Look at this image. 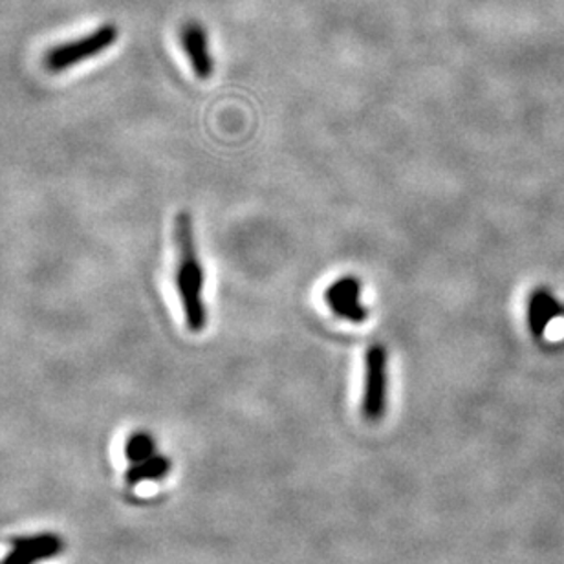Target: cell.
<instances>
[{
	"mask_svg": "<svg viewBox=\"0 0 564 564\" xmlns=\"http://www.w3.org/2000/svg\"><path fill=\"white\" fill-rule=\"evenodd\" d=\"M174 245H176V292L184 310L185 325L191 332L204 330L207 325L204 286L206 275L202 268L195 226L189 212H180L174 220Z\"/></svg>",
	"mask_w": 564,
	"mask_h": 564,
	"instance_id": "cell-1",
	"label": "cell"
},
{
	"mask_svg": "<svg viewBox=\"0 0 564 564\" xmlns=\"http://www.w3.org/2000/svg\"><path fill=\"white\" fill-rule=\"evenodd\" d=\"M118 39H120L118 26L112 22H107L83 37L74 39L68 43L55 44L54 48H50L44 54V70L50 74L70 70L74 66L82 65L85 61L98 57L107 50L112 48Z\"/></svg>",
	"mask_w": 564,
	"mask_h": 564,
	"instance_id": "cell-2",
	"label": "cell"
},
{
	"mask_svg": "<svg viewBox=\"0 0 564 564\" xmlns=\"http://www.w3.org/2000/svg\"><path fill=\"white\" fill-rule=\"evenodd\" d=\"M387 397H389V354L381 343H375L365 354L361 414L367 422H380L386 416Z\"/></svg>",
	"mask_w": 564,
	"mask_h": 564,
	"instance_id": "cell-3",
	"label": "cell"
},
{
	"mask_svg": "<svg viewBox=\"0 0 564 564\" xmlns=\"http://www.w3.org/2000/svg\"><path fill=\"white\" fill-rule=\"evenodd\" d=\"M361 293L364 286L358 278L343 275L326 288L325 303L332 310V314L337 315L339 319L361 325L370 315L369 308L361 301Z\"/></svg>",
	"mask_w": 564,
	"mask_h": 564,
	"instance_id": "cell-4",
	"label": "cell"
},
{
	"mask_svg": "<svg viewBox=\"0 0 564 564\" xmlns=\"http://www.w3.org/2000/svg\"><path fill=\"white\" fill-rule=\"evenodd\" d=\"M180 44L195 76L204 82L209 79L215 74V55L209 46L206 26L198 21L185 22L180 28Z\"/></svg>",
	"mask_w": 564,
	"mask_h": 564,
	"instance_id": "cell-5",
	"label": "cell"
},
{
	"mask_svg": "<svg viewBox=\"0 0 564 564\" xmlns=\"http://www.w3.org/2000/svg\"><path fill=\"white\" fill-rule=\"evenodd\" d=\"M65 550V541L57 533H37L19 538L11 543V550L0 564H39L52 560Z\"/></svg>",
	"mask_w": 564,
	"mask_h": 564,
	"instance_id": "cell-6",
	"label": "cell"
},
{
	"mask_svg": "<svg viewBox=\"0 0 564 564\" xmlns=\"http://www.w3.org/2000/svg\"><path fill=\"white\" fill-rule=\"evenodd\" d=\"M564 314L563 304L557 301L554 293L549 288H538L533 290L532 295L528 299V326L532 336L541 337L546 334L552 321L557 319Z\"/></svg>",
	"mask_w": 564,
	"mask_h": 564,
	"instance_id": "cell-7",
	"label": "cell"
},
{
	"mask_svg": "<svg viewBox=\"0 0 564 564\" xmlns=\"http://www.w3.org/2000/svg\"><path fill=\"white\" fill-rule=\"evenodd\" d=\"M169 471H171V460L167 456L154 453L145 460L131 464V467L127 469L126 480L129 486H138L147 480H162L163 477H167Z\"/></svg>",
	"mask_w": 564,
	"mask_h": 564,
	"instance_id": "cell-8",
	"label": "cell"
},
{
	"mask_svg": "<svg viewBox=\"0 0 564 564\" xmlns=\"http://www.w3.org/2000/svg\"><path fill=\"white\" fill-rule=\"evenodd\" d=\"M154 453H156V442L145 431L131 434V438L127 440L126 455L131 464L145 460V458L154 455Z\"/></svg>",
	"mask_w": 564,
	"mask_h": 564,
	"instance_id": "cell-9",
	"label": "cell"
}]
</instances>
